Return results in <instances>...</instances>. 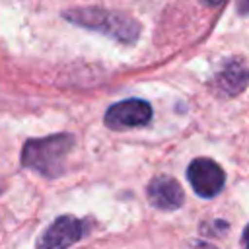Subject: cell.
I'll use <instances>...</instances> for the list:
<instances>
[{
	"label": "cell",
	"mask_w": 249,
	"mask_h": 249,
	"mask_svg": "<svg viewBox=\"0 0 249 249\" xmlns=\"http://www.w3.org/2000/svg\"><path fill=\"white\" fill-rule=\"evenodd\" d=\"M72 146L74 138L70 134H54L47 138L27 140L21 150V163L47 177L60 175L64 169V160Z\"/></svg>",
	"instance_id": "6da1fadb"
},
{
	"label": "cell",
	"mask_w": 249,
	"mask_h": 249,
	"mask_svg": "<svg viewBox=\"0 0 249 249\" xmlns=\"http://www.w3.org/2000/svg\"><path fill=\"white\" fill-rule=\"evenodd\" d=\"M66 19L107 33L123 43H130L138 37V23L123 14H111L107 10H95V8H88V10H72L66 12Z\"/></svg>",
	"instance_id": "7a4b0ae2"
},
{
	"label": "cell",
	"mask_w": 249,
	"mask_h": 249,
	"mask_svg": "<svg viewBox=\"0 0 249 249\" xmlns=\"http://www.w3.org/2000/svg\"><path fill=\"white\" fill-rule=\"evenodd\" d=\"M152 119V107L144 99H124L111 105L105 113V124L113 130H126L148 124Z\"/></svg>",
	"instance_id": "3957f363"
},
{
	"label": "cell",
	"mask_w": 249,
	"mask_h": 249,
	"mask_svg": "<svg viewBox=\"0 0 249 249\" xmlns=\"http://www.w3.org/2000/svg\"><path fill=\"white\" fill-rule=\"evenodd\" d=\"M187 179L198 196L212 198L222 191L226 175L216 161H212L208 158H198L189 163Z\"/></svg>",
	"instance_id": "277c9868"
},
{
	"label": "cell",
	"mask_w": 249,
	"mask_h": 249,
	"mask_svg": "<svg viewBox=\"0 0 249 249\" xmlns=\"http://www.w3.org/2000/svg\"><path fill=\"white\" fill-rule=\"evenodd\" d=\"M86 235V224L74 216H60L56 218L41 235L37 245L41 249H54V247H68L80 241Z\"/></svg>",
	"instance_id": "5b68a950"
},
{
	"label": "cell",
	"mask_w": 249,
	"mask_h": 249,
	"mask_svg": "<svg viewBox=\"0 0 249 249\" xmlns=\"http://www.w3.org/2000/svg\"><path fill=\"white\" fill-rule=\"evenodd\" d=\"M148 198L160 210H175L183 204V191L175 179L161 175L150 181Z\"/></svg>",
	"instance_id": "8992f818"
},
{
	"label": "cell",
	"mask_w": 249,
	"mask_h": 249,
	"mask_svg": "<svg viewBox=\"0 0 249 249\" xmlns=\"http://www.w3.org/2000/svg\"><path fill=\"white\" fill-rule=\"evenodd\" d=\"M247 80H249V72H247L245 64L239 62V60H231V62H228L222 68V72L216 78V84H218V88H220L222 93L235 95L241 89H245Z\"/></svg>",
	"instance_id": "52a82bcc"
},
{
	"label": "cell",
	"mask_w": 249,
	"mask_h": 249,
	"mask_svg": "<svg viewBox=\"0 0 249 249\" xmlns=\"http://www.w3.org/2000/svg\"><path fill=\"white\" fill-rule=\"evenodd\" d=\"M237 10H239V14L249 16V0H241V2L237 4Z\"/></svg>",
	"instance_id": "ba28073f"
},
{
	"label": "cell",
	"mask_w": 249,
	"mask_h": 249,
	"mask_svg": "<svg viewBox=\"0 0 249 249\" xmlns=\"http://www.w3.org/2000/svg\"><path fill=\"white\" fill-rule=\"evenodd\" d=\"M243 245L245 247H249V226L245 228V231H243Z\"/></svg>",
	"instance_id": "9c48e42d"
},
{
	"label": "cell",
	"mask_w": 249,
	"mask_h": 249,
	"mask_svg": "<svg viewBox=\"0 0 249 249\" xmlns=\"http://www.w3.org/2000/svg\"><path fill=\"white\" fill-rule=\"evenodd\" d=\"M206 2H208V4H220L222 0H206Z\"/></svg>",
	"instance_id": "30bf717a"
}]
</instances>
